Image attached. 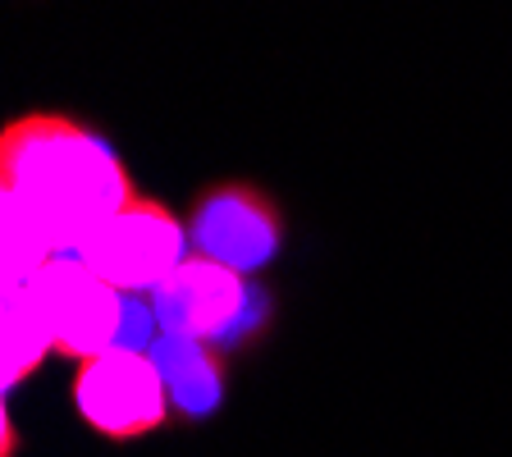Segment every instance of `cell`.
<instances>
[{
  "label": "cell",
  "instance_id": "cell-1",
  "mask_svg": "<svg viewBox=\"0 0 512 457\" xmlns=\"http://www.w3.org/2000/svg\"><path fill=\"white\" fill-rule=\"evenodd\" d=\"M0 183L60 256L83 252L138 197L119 151L96 128L51 110H28L0 128Z\"/></svg>",
  "mask_w": 512,
  "mask_h": 457
},
{
  "label": "cell",
  "instance_id": "cell-2",
  "mask_svg": "<svg viewBox=\"0 0 512 457\" xmlns=\"http://www.w3.org/2000/svg\"><path fill=\"white\" fill-rule=\"evenodd\" d=\"M151 311L165 334L211 343L220 352L247 348L270 320V302L238 270H224L206 256H188L151 293Z\"/></svg>",
  "mask_w": 512,
  "mask_h": 457
},
{
  "label": "cell",
  "instance_id": "cell-3",
  "mask_svg": "<svg viewBox=\"0 0 512 457\" xmlns=\"http://www.w3.org/2000/svg\"><path fill=\"white\" fill-rule=\"evenodd\" d=\"M28 298L42 316L51 348L69 362H92L101 352H115L124 339L128 298L106 279L87 270L78 256L55 252L28 284Z\"/></svg>",
  "mask_w": 512,
  "mask_h": 457
},
{
  "label": "cell",
  "instance_id": "cell-4",
  "mask_svg": "<svg viewBox=\"0 0 512 457\" xmlns=\"http://www.w3.org/2000/svg\"><path fill=\"white\" fill-rule=\"evenodd\" d=\"M74 256L124 298H142V293L151 298L188 261V224L156 197H133Z\"/></svg>",
  "mask_w": 512,
  "mask_h": 457
},
{
  "label": "cell",
  "instance_id": "cell-5",
  "mask_svg": "<svg viewBox=\"0 0 512 457\" xmlns=\"http://www.w3.org/2000/svg\"><path fill=\"white\" fill-rule=\"evenodd\" d=\"M188 238L197 256L224 270H238V275H252L284 252L288 224L279 202L261 183L220 179L197 192L188 211Z\"/></svg>",
  "mask_w": 512,
  "mask_h": 457
},
{
  "label": "cell",
  "instance_id": "cell-6",
  "mask_svg": "<svg viewBox=\"0 0 512 457\" xmlns=\"http://www.w3.org/2000/svg\"><path fill=\"white\" fill-rule=\"evenodd\" d=\"M74 407L87 426L110 444L156 435L170 421V389L160 380L151 352H101L92 362H78Z\"/></svg>",
  "mask_w": 512,
  "mask_h": 457
},
{
  "label": "cell",
  "instance_id": "cell-7",
  "mask_svg": "<svg viewBox=\"0 0 512 457\" xmlns=\"http://www.w3.org/2000/svg\"><path fill=\"white\" fill-rule=\"evenodd\" d=\"M151 362L160 366V380L170 389V407L188 421L220 412L224 384H229V357L211 343L179 339V334H160L151 343Z\"/></svg>",
  "mask_w": 512,
  "mask_h": 457
},
{
  "label": "cell",
  "instance_id": "cell-8",
  "mask_svg": "<svg viewBox=\"0 0 512 457\" xmlns=\"http://www.w3.org/2000/svg\"><path fill=\"white\" fill-rule=\"evenodd\" d=\"M51 352V334L32 307L28 288H0V394L28 380Z\"/></svg>",
  "mask_w": 512,
  "mask_h": 457
},
{
  "label": "cell",
  "instance_id": "cell-9",
  "mask_svg": "<svg viewBox=\"0 0 512 457\" xmlns=\"http://www.w3.org/2000/svg\"><path fill=\"white\" fill-rule=\"evenodd\" d=\"M55 256L51 238L37 229L28 206L0 183V288H28L32 275Z\"/></svg>",
  "mask_w": 512,
  "mask_h": 457
},
{
  "label": "cell",
  "instance_id": "cell-10",
  "mask_svg": "<svg viewBox=\"0 0 512 457\" xmlns=\"http://www.w3.org/2000/svg\"><path fill=\"white\" fill-rule=\"evenodd\" d=\"M19 448V430H14V416H10V403L0 394V457H14Z\"/></svg>",
  "mask_w": 512,
  "mask_h": 457
}]
</instances>
